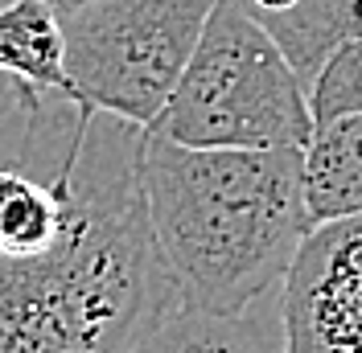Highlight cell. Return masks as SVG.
<instances>
[{
	"mask_svg": "<svg viewBox=\"0 0 362 353\" xmlns=\"http://www.w3.org/2000/svg\"><path fill=\"white\" fill-rule=\"evenodd\" d=\"M144 132L95 111V169L74 230L42 251H0V353H128L169 287L140 181Z\"/></svg>",
	"mask_w": 362,
	"mask_h": 353,
	"instance_id": "obj_1",
	"label": "cell"
},
{
	"mask_svg": "<svg viewBox=\"0 0 362 353\" xmlns=\"http://www.w3.org/2000/svg\"><path fill=\"white\" fill-rule=\"evenodd\" d=\"M140 181L169 280L214 312L284 287L313 230L305 148H194L144 132Z\"/></svg>",
	"mask_w": 362,
	"mask_h": 353,
	"instance_id": "obj_2",
	"label": "cell"
},
{
	"mask_svg": "<svg viewBox=\"0 0 362 353\" xmlns=\"http://www.w3.org/2000/svg\"><path fill=\"white\" fill-rule=\"evenodd\" d=\"M309 83L251 0H218L189 66L148 132L194 148H305Z\"/></svg>",
	"mask_w": 362,
	"mask_h": 353,
	"instance_id": "obj_3",
	"label": "cell"
},
{
	"mask_svg": "<svg viewBox=\"0 0 362 353\" xmlns=\"http://www.w3.org/2000/svg\"><path fill=\"white\" fill-rule=\"evenodd\" d=\"M218 0H87L62 17L74 99L153 128Z\"/></svg>",
	"mask_w": 362,
	"mask_h": 353,
	"instance_id": "obj_4",
	"label": "cell"
},
{
	"mask_svg": "<svg viewBox=\"0 0 362 353\" xmlns=\"http://www.w3.org/2000/svg\"><path fill=\"white\" fill-rule=\"evenodd\" d=\"M288 353H362V214L309 230L284 280Z\"/></svg>",
	"mask_w": 362,
	"mask_h": 353,
	"instance_id": "obj_5",
	"label": "cell"
},
{
	"mask_svg": "<svg viewBox=\"0 0 362 353\" xmlns=\"http://www.w3.org/2000/svg\"><path fill=\"white\" fill-rule=\"evenodd\" d=\"M128 353H288L284 287H272L239 312H214L185 300L169 280Z\"/></svg>",
	"mask_w": 362,
	"mask_h": 353,
	"instance_id": "obj_6",
	"label": "cell"
},
{
	"mask_svg": "<svg viewBox=\"0 0 362 353\" xmlns=\"http://www.w3.org/2000/svg\"><path fill=\"white\" fill-rule=\"evenodd\" d=\"M305 201L313 226L362 214V111L313 128L305 144Z\"/></svg>",
	"mask_w": 362,
	"mask_h": 353,
	"instance_id": "obj_7",
	"label": "cell"
},
{
	"mask_svg": "<svg viewBox=\"0 0 362 353\" xmlns=\"http://www.w3.org/2000/svg\"><path fill=\"white\" fill-rule=\"evenodd\" d=\"M0 70L42 90H70L66 29L49 0H8L0 4Z\"/></svg>",
	"mask_w": 362,
	"mask_h": 353,
	"instance_id": "obj_8",
	"label": "cell"
},
{
	"mask_svg": "<svg viewBox=\"0 0 362 353\" xmlns=\"http://www.w3.org/2000/svg\"><path fill=\"white\" fill-rule=\"evenodd\" d=\"M264 25L276 33V42L288 49V58L296 62L300 78L313 83V74L325 62V54L341 37L362 33V0H300L293 13L268 17Z\"/></svg>",
	"mask_w": 362,
	"mask_h": 353,
	"instance_id": "obj_9",
	"label": "cell"
},
{
	"mask_svg": "<svg viewBox=\"0 0 362 353\" xmlns=\"http://www.w3.org/2000/svg\"><path fill=\"white\" fill-rule=\"evenodd\" d=\"M62 95L66 90H42L8 70H0V164L25 160L37 148Z\"/></svg>",
	"mask_w": 362,
	"mask_h": 353,
	"instance_id": "obj_10",
	"label": "cell"
},
{
	"mask_svg": "<svg viewBox=\"0 0 362 353\" xmlns=\"http://www.w3.org/2000/svg\"><path fill=\"white\" fill-rule=\"evenodd\" d=\"M309 103H313L317 124L362 111V33L341 37L325 54V62L317 66L313 83H309Z\"/></svg>",
	"mask_w": 362,
	"mask_h": 353,
	"instance_id": "obj_11",
	"label": "cell"
},
{
	"mask_svg": "<svg viewBox=\"0 0 362 353\" xmlns=\"http://www.w3.org/2000/svg\"><path fill=\"white\" fill-rule=\"evenodd\" d=\"M296 4H300V0H251V8H255L264 21H268V17H284V13H293Z\"/></svg>",
	"mask_w": 362,
	"mask_h": 353,
	"instance_id": "obj_12",
	"label": "cell"
},
{
	"mask_svg": "<svg viewBox=\"0 0 362 353\" xmlns=\"http://www.w3.org/2000/svg\"><path fill=\"white\" fill-rule=\"evenodd\" d=\"M49 4H54L62 17H66V13H74V8H78V4H87V0H49Z\"/></svg>",
	"mask_w": 362,
	"mask_h": 353,
	"instance_id": "obj_13",
	"label": "cell"
},
{
	"mask_svg": "<svg viewBox=\"0 0 362 353\" xmlns=\"http://www.w3.org/2000/svg\"><path fill=\"white\" fill-rule=\"evenodd\" d=\"M0 4H8V0H0Z\"/></svg>",
	"mask_w": 362,
	"mask_h": 353,
	"instance_id": "obj_14",
	"label": "cell"
}]
</instances>
